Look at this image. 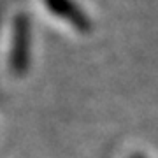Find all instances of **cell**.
Listing matches in <instances>:
<instances>
[{
    "instance_id": "cell-1",
    "label": "cell",
    "mask_w": 158,
    "mask_h": 158,
    "mask_svg": "<svg viewBox=\"0 0 158 158\" xmlns=\"http://www.w3.org/2000/svg\"><path fill=\"white\" fill-rule=\"evenodd\" d=\"M132 158H144L142 155H135V156H132Z\"/></svg>"
}]
</instances>
